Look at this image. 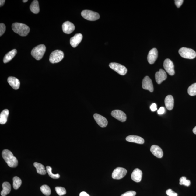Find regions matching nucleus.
<instances>
[{
	"label": "nucleus",
	"mask_w": 196,
	"mask_h": 196,
	"mask_svg": "<svg viewBox=\"0 0 196 196\" xmlns=\"http://www.w3.org/2000/svg\"><path fill=\"white\" fill-rule=\"evenodd\" d=\"M30 9L32 12L37 14L40 11L39 2L37 0L33 1L30 5Z\"/></svg>",
	"instance_id": "obj_25"
},
{
	"label": "nucleus",
	"mask_w": 196,
	"mask_h": 196,
	"mask_svg": "<svg viewBox=\"0 0 196 196\" xmlns=\"http://www.w3.org/2000/svg\"><path fill=\"white\" fill-rule=\"evenodd\" d=\"M109 66L110 68L119 74L124 76L127 72V69L124 65L116 63H112L109 64Z\"/></svg>",
	"instance_id": "obj_7"
},
{
	"label": "nucleus",
	"mask_w": 196,
	"mask_h": 196,
	"mask_svg": "<svg viewBox=\"0 0 196 196\" xmlns=\"http://www.w3.org/2000/svg\"><path fill=\"white\" fill-rule=\"evenodd\" d=\"M127 170L124 168L117 167L115 169L112 174V177L115 180H120L123 178L127 174Z\"/></svg>",
	"instance_id": "obj_8"
},
{
	"label": "nucleus",
	"mask_w": 196,
	"mask_h": 196,
	"mask_svg": "<svg viewBox=\"0 0 196 196\" xmlns=\"http://www.w3.org/2000/svg\"><path fill=\"white\" fill-rule=\"evenodd\" d=\"M165 103L166 107L169 110H172L174 107V99L173 96L169 95L165 98Z\"/></svg>",
	"instance_id": "obj_21"
},
{
	"label": "nucleus",
	"mask_w": 196,
	"mask_h": 196,
	"mask_svg": "<svg viewBox=\"0 0 196 196\" xmlns=\"http://www.w3.org/2000/svg\"><path fill=\"white\" fill-rule=\"evenodd\" d=\"M55 190L56 193L59 196L65 195L66 194V190L65 188L61 187H56Z\"/></svg>",
	"instance_id": "obj_31"
},
{
	"label": "nucleus",
	"mask_w": 196,
	"mask_h": 196,
	"mask_svg": "<svg viewBox=\"0 0 196 196\" xmlns=\"http://www.w3.org/2000/svg\"><path fill=\"white\" fill-rule=\"evenodd\" d=\"M142 87L144 89L152 92L154 90L153 84L152 81L148 76L145 77L142 82Z\"/></svg>",
	"instance_id": "obj_11"
},
{
	"label": "nucleus",
	"mask_w": 196,
	"mask_h": 196,
	"mask_svg": "<svg viewBox=\"0 0 196 196\" xmlns=\"http://www.w3.org/2000/svg\"><path fill=\"white\" fill-rule=\"evenodd\" d=\"M40 190L42 193L46 196L50 195L51 194V190L49 186L47 185H43L41 187Z\"/></svg>",
	"instance_id": "obj_28"
},
{
	"label": "nucleus",
	"mask_w": 196,
	"mask_h": 196,
	"mask_svg": "<svg viewBox=\"0 0 196 196\" xmlns=\"http://www.w3.org/2000/svg\"><path fill=\"white\" fill-rule=\"evenodd\" d=\"M188 93L191 96L196 95V83L192 84L188 87Z\"/></svg>",
	"instance_id": "obj_29"
},
{
	"label": "nucleus",
	"mask_w": 196,
	"mask_h": 196,
	"mask_svg": "<svg viewBox=\"0 0 196 196\" xmlns=\"http://www.w3.org/2000/svg\"><path fill=\"white\" fill-rule=\"evenodd\" d=\"M136 194V193L135 191H129L122 194L121 196H135Z\"/></svg>",
	"instance_id": "obj_34"
},
{
	"label": "nucleus",
	"mask_w": 196,
	"mask_h": 196,
	"mask_svg": "<svg viewBox=\"0 0 196 196\" xmlns=\"http://www.w3.org/2000/svg\"><path fill=\"white\" fill-rule=\"evenodd\" d=\"M2 156L9 167L15 168L17 166L18 160L10 151L7 149L3 150L2 152Z\"/></svg>",
	"instance_id": "obj_1"
},
{
	"label": "nucleus",
	"mask_w": 196,
	"mask_h": 196,
	"mask_svg": "<svg viewBox=\"0 0 196 196\" xmlns=\"http://www.w3.org/2000/svg\"><path fill=\"white\" fill-rule=\"evenodd\" d=\"M184 1L183 0H176L175 1V4L178 8H180L183 3Z\"/></svg>",
	"instance_id": "obj_36"
},
{
	"label": "nucleus",
	"mask_w": 196,
	"mask_h": 196,
	"mask_svg": "<svg viewBox=\"0 0 196 196\" xmlns=\"http://www.w3.org/2000/svg\"><path fill=\"white\" fill-rule=\"evenodd\" d=\"M22 1L24 3H26L28 1H27V0H26V1H25V0H23Z\"/></svg>",
	"instance_id": "obj_42"
},
{
	"label": "nucleus",
	"mask_w": 196,
	"mask_h": 196,
	"mask_svg": "<svg viewBox=\"0 0 196 196\" xmlns=\"http://www.w3.org/2000/svg\"><path fill=\"white\" fill-rule=\"evenodd\" d=\"M165 112V108L163 107H161L158 110V114H163Z\"/></svg>",
	"instance_id": "obj_38"
},
{
	"label": "nucleus",
	"mask_w": 196,
	"mask_h": 196,
	"mask_svg": "<svg viewBox=\"0 0 196 196\" xmlns=\"http://www.w3.org/2000/svg\"><path fill=\"white\" fill-rule=\"evenodd\" d=\"M64 57V53L62 51L56 50L51 53L49 60L50 63H58L61 61L63 59Z\"/></svg>",
	"instance_id": "obj_5"
},
{
	"label": "nucleus",
	"mask_w": 196,
	"mask_h": 196,
	"mask_svg": "<svg viewBox=\"0 0 196 196\" xmlns=\"http://www.w3.org/2000/svg\"><path fill=\"white\" fill-rule=\"evenodd\" d=\"M150 151L153 155L158 158L163 157V152L160 147L156 145H153L150 148Z\"/></svg>",
	"instance_id": "obj_18"
},
{
	"label": "nucleus",
	"mask_w": 196,
	"mask_h": 196,
	"mask_svg": "<svg viewBox=\"0 0 196 196\" xmlns=\"http://www.w3.org/2000/svg\"><path fill=\"white\" fill-rule=\"evenodd\" d=\"M166 194L169 196H177L178 194L171 189L167 190L166 191Z\"/></svg>",
	"instance_id": "obj_35"
},
{
	"label": "nucleus",
	"mask_w": 196,
	"mask_h": 196,
	"mask_svg": "<svg viewBox=\"0 0 196 196\" xmlns=\"http://www.w3.org/2000/svg\"><path fill=\"white\" fill-rule=\"evenodd\" d=\"M34 166L36 168L37 172L39 174L44 175L46 174L47 171L45 170V167L40 163L35 162L33 163Z\"/></svg>",
	"instance_id": "obj_24"
},
{
	"label": "nucleus",
	"mask_w": 196,
	"mask_h": 196,
	"mask_svg": "<svg viewBox=\"0 0 196 196\" xmlns=\"http://www.w3.org/2000/svg\"><path fill=\"white\" fill-rule=\"evenodd\" d=\"M17 53V51L16 49H14L5 54L3 58L4 63H7L10 61L16 55Z\"/></svg>",
	"instance_id": "obj_22"
},
{
	"label": "nucleus",
	"mask_w": 196,
	"mask_h": 196,
	"mask_svg": "<svg viewBox=\"0 0 196 196\" xmlns=\"http://www.w3.org/2000/svg\"><path fill=\"white\" fill-rule=\"evenodd\" d=\"M81 15L85 19L89 21H95L99 19L100 15L98 13L89 10L82 11Z\"/></svg>",
	"instance_id": "obj_6"
},
{
	"label": "nucleus",
	"mask_w": 196,
	"mask_h": 196,
	"mask_svg": "<svg viewBox=\"0 0 196 196\" xmlns=\"http://www.w3.org/2000/svg\"><path fill=\"white\" fill-rule=\"evenodd\" d=\"M94 119L100 127L102 128L106 127L108 124L107 119L99 114H94Z\"/></svg>",
	"instance_id": "obj_12"
},
{
	"label": "nucleus",
	"mask_w": 196,
	"mask_h": 196,
	"mask_svg": "<svg viewBox=\"0 0 196 196\" xmlns=\"http://www.w3.org/2000/svg\"><path fill=\"white\" fill-rule=\"evenodd\" d=\"M6 30V27L4 24L1 23L0 24V36H2L5 33Z\"/></svg>",
	"instance_id": "obj_33"
},
{
	"label": "nucleus",
	"mask_w": 196,
	"mask_h": 196,
	"mask_svg": "<svg viewBox=\"0 0 196 196\" xmlns=\"http://www.w3.org/2000/svg\"><path fill=\"white\" fill-rule=\"evenodd\" d=\"M158 56V52L157 49L153 48L149 52L148 56V61L150 64H153L155 63L157 59Z\"/></svg>",
	"instance_id": "obj_14"
},
{
	"label": "nucleus",
	"mask_w": 196,
	"mask_h": 196,
	"mask_svg": "<svg viewBox=\"0 0 196 196\" xmlns=\"http://www.w3.org/2000/svg\"><path fill=\"white\" fill-rule=\"evenodd\" d=\"M193 131L194 133L196 135V126L194 128Z\"/></svg>",
	"instance_id": "obj_41"
},
{
	"label": "nucleus",
	"mask_w": 196,
	"mask_h": 196,
	"mask_svg": "<svg viewBox=\"0 0 196 196\" xmlns=\"http://www.w3.org/2000/svg\"><path fill=\"white\" fill-rule=\"evenodd\" d=\"M167 78L166 73L163 69H160L159 71L156 73V80L158 84H161L163 81L166 80Z\"/></svg>",
	"instance_id": "obj_13"
},
{
	"label": "nucleus",
	"mask_w": 196,
	"mask_h": 196,
	"mask_svg": "<svg viewBox=\"0 0 196 196\" xmlns=\"http://www.w3.org/2000/svg\"><path fill=\"white\" fill-rule=\"evenodd\" d=\"M142 172L141 170L135 169L134 170L131 175V178L134 181L139 182L142 179Z\"/></svg>",
	"instance_id": "obj_17"
},
{
	"label": "nucleus",
	"mask_w": 196,
	"mask_h": 196,
	"mask_svg": "<svg viewBox=\"0 0 196 196\" xmlns=\"http://www.w3.org/2000/svg\"><path fill=\"white\" fill-rule=\"evenodd\" d=\"M151 110L152 112H154L157 110V105L155 103H152L150 107Z\"/></svg>",
	"instance_id": "obj_37"
},
{
	"label": "nucleus",
	"mask_w": 196,
	"mask_h": 196,
	"mask_svg": "<svg viewBox=\"0 0 196 196\" xmlns=\"http://www.w3.org/2000/svg\"><path fill=\"white\" fill-rule=\"evenodd\" d=\"M5 0H1L0 1V6H3L5 3Z\"/></svg>",
	"instance_id": "obj_40"
},
{
	"label": "nucleus",
	"mask_w": 196,
	"mask_h": 196,
	"mask_svg": "<svg viewBox=\"0 0 196 196\" xmlns=\"http://www.w3.org/2000/svg\"><path fill=\"white\" fill-rule=\"evenodd\" d=\"M191 184L190 180H187L185 177H182L180 180V185H184L186 186H189Z\"/></svg>",
	"instance_id": "obj_32"
},
{
	"label": "nucleus",
	"mask_w": 196,
	"mask_h": 196,
	"mask_svg": "<svg viewBox=\"0 0 196 196\" xmlns=\"http://www.w3.org/2000/svg\"><path fill=\"white\" fill-rule=\"evenodd\" d=\"M75 29L74 24L69 21L64 22L62 25V29L64 33L67 34L72 33Z\"/></svg>",
	"instance_id": "obj_15"
},
{
	"label": "nucleus",
	"mask_w": 196,
	"mask_h": 196,
	"mask_svg": "<svg viewBox=\"0 0 196 196\" xmlns=\"http://www.w3.org/2000/svg\"><path fill=\"white\" fill-rule=\"evenodd\" d=\"M3 190L1 192L2 196H5L10 193L11 190V186L8 182H4L2 184Z\"/></svg>",
	"instance_id": "obj_23"
},
{
	"label": "nucleus",
	"mask_w": 196,
	"mask_h": 196,
	"mask_svg": "<svg viewBox=\"0 0 196 196\" xmlns=\"http://www.w3.org/2000/svg\"><path fill=\"white\" fill-rule=\"evenodd\" d=\"M9 115L8 109H5L0 114V123L1 124H5L6 123Z\"/></svg>",
	"instance_id": "obj_26"
},
{
	"label": "nucleus",
	"mask_w": 196,
	"mask_h": 196,
	"mask_svg": "<svg viewBox=\"0 0 196 196\" xmlns=\"http://www.w3.org/2000/svg\"><path fill=\"white\" fill-rule=\"evenodd\" d=\"M46 171L48 174L51 178L53 179H56L60 178V176L59 174H53L52 171V168L49 166L46 167Z\"/></svg>",
	"instance_id": "obj_30"
},
{
	"label": "nucleus",
	"mask_w": 196,
	"mask_h": 196,
	"mask_svg": "<svg viewBox=\"0 0 196 196\" xmlns=\"http://www.w3.org/2000/svg\"><path fill=\"white\" fill-rule=\"evenodd\" d=\"M82 35L81 33H77L71 37L70 40L71 46L73 48H76L82 41Z\"/></svg>",
	"instance_id": "obj_16"
},
{
	"label": "nucleus",
	"mask_w": 196,
	"mask_h": 196,
	"mask_svg": "<svg viewBox=\"0 0 196 196\" xmlns=\"http://www.w3.org/2000/svg\"><path fill=\"white\" fill-rule=\"evenodd\" d=\"M126 139L128 142L140 144H144L145 142L144 139L142 138L135 135H129L126 138Z\"/></svg>",
	"instance_id": "obj_19"
},
{
	"label": "nucleus",
	"mask_w": 196,
	"mask_h": 196,
	"mask_svg": "<svg viewBox=\"0 0 196 196\" xmlns=\"http://www.w3.org/2000/svg\"><path fill=\"white\" fill-rule=\"evenodd\" d=\"M7 81L9 84L14 89L17 90L19 88L20 82L17 78L14 77H9Z\"/></svg>",
	"instance_id": "obj_20"
},
{
	"label": "nucleus",
	"mask_w": 196,
	"mask_h": 196,
	"mask_svg": "<svg viewBox=\"0 0 196 196\" xmlns=\"http://www.w3.org/2000/svg\"><path fill=\"white\" fill-rule=\"evenodd\" d=\"M13 31L15 33L22 37H26L28 35L30 31V29L29 26L26 24L19 23H15L12 26Z\"/></svg>",
	"instance_id": "obj_2"
},
{
	"label": "nucleus",
	"mask_w": 196,
	"mask_h": 196,
	"mask_svg": "<svg viewBox=\"0 0 196 196\" xmlns=\"http://www.w3.org/2000/svg\"><path fill=\"white\" fill-rule=\"evenodd\" d=\"M179 53L181 57L187 59H194L196 56V53L193 49L182 47L179 50Z\"/></svg>",
	"instance_id": "obj_4"
},
{
	"label": "nucleus",
	"mask_w": 196,
	"mask_h": 196,
	"mask_svg": "<svg viewBox=\"0 0 196 196\" xmlns=\"http://www.w3.org/2000/svg\"><path fill=\"white\" fill-rule=\"evenodd\" d=\"M111 115L113 117L121 122H125L127 120V115L123 111L119 110H115L111 112Z\"/></svg>",
	"instance_id": "obj_10"
},
{
	"label": "nucleus",
	"mask_w": 196,
	"mask_h": 196,
	"mask_svg": "<svg viewBox=\"0 0 196 196\" xmlns=\"http://www.w3.org/2000/svg\"><path fill=\"white\" fill-rule=\"evenodd\" d=\"M164 68L171 76H173L175 74L174 65L173 62L170 59H167L165 60L163 64Z\"/></svg>",
	"instance_id": "obj_9"
},
{
	"label": "nucleus",
	"mask_w": 196,
	"mask_h": 196,
	"mask_svg": "<svg viewBox=\"0 0 196 196\" xmlns=\"http://www.w3.org/2000/svg\"><path fill=\"white\" fill-rule=\"evenodd\" d=\"M46 51V47L44 44H40L35 47L31 52L32 56L37 60H41L44 56Z\"/></svg>",
	"instance_id": "obj_3"
},
{
	"label": "nucleus",
	"mask_w": 196,
	"mask_h": 196,
	"mask_svg": "<svg viewBox=\"0 0 196 196\" xmlns=\"http://www.w3.org/2000/svg\"><path fill=\"white\" fill-rule=\"evenodd\" d=\"M22 183V180L19 177L16 176L13 178V186L14 189L16 190L18 189L21 185Z\"/></svg>",
	"instance_id": "obj_27"
},
{
	"label": "nucleus",
	"mask_w": 196,
	"mask_h": 196,
	"mask_svg": "<svg viewBox=\"0 0 196 196\" xmlns=\"http://www.w3.org/2000/svg\"><path fill=\"white\" fill-rule=\"evenodd\" d=\"M79 196H90L87 193L84 191L81 192L79 195Z\"/></svg>",
	"instance_id": "obj_39"
}]
</instances>
